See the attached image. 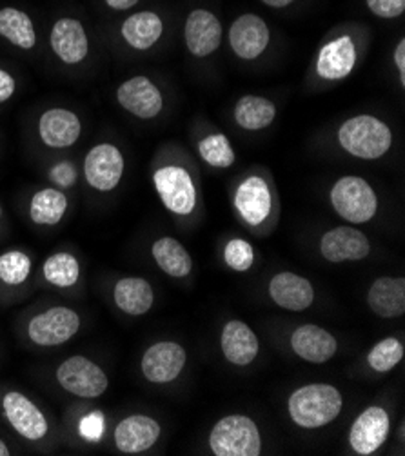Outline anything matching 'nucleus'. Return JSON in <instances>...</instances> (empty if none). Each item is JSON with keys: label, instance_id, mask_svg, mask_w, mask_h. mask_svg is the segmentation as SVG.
<instances>
[{"label": "nucleus", "instance_id": "nucleus-1", "mask_svg": "<svg viewBox=\"0 0 405 456\" xmlns=\"http://www.w3.org/2000/svg\"><path fill=\"white\" fill-rule=\"evenodd\" d=\"M342 395L329 384H309L296 389L288 402L289 417L304 429L331 424L342 411Z\"/></svg>", "mask_w": 405, "mask_h": 456}, {"label": "nucleus", "instance_id": "nucleus-2", "mask_svg": "<svg viewBox=\"0 0 405 456\" xmlns=\"http://www.w3.org/2000/svg\"><path fill=\"white\" fill-rule=\"evenodd\" d=\"M340 146L358 159H380L384 157L391 144L393 134L385 122L371 115H360L345 120L338 129Z\"/></svg>", "mask_w": 405, "mask_h": 456}, {"label": "nucleus", "instance_id": "nucleus-3", "mask_svg": "<svg viewBox=\"0 0 405 456\" xmlns=\"http://www.w3.org/2000/svg\"><path fill=\"white\" fill-rule=\"evenodd\" d=\"M209 447L216 456H258L262 438L256 424L244 415H231L215 424Z\"/></svg>", "mask_w": 405, "mask_h": 456}, {"label": "nucleus", "instance_id": "nucleus-4", "mask_svg": "<svg viewBox=\"0 0 405 456\" xmlns=\"http://www.w3.org/2000/svg\"><path fill=\"white\" fill-rule=\"evenodd\" d=\"M331 204L335 211L352 222H369L378 209V199L373 188L360 176H344L331 190Z\"/></svg>", "mask_w": 405, "mask_h": 456}, {"label": "nucleus", "instance_id": "nucleus-5", "mask_svg": "<svg viewBox=\"0 0 405 456\" xmlns=\"http://www.w3.org/2000/svg\"><path fill=\"white\" fill-rule=\"evenodd\" d=\"M80 330V316L71 307H50L31 318L28 335L33 344L42 347L62 346Z\"/></svg>", "mask_w": 405, "mask_h": 456}, {"label": "nucleus", "instance_id": "nucleus-6", "mask_svg": "<svg viewBox=\"0 0 405 456\" xmlns=\"http://www.w3.org/2000/svg\"><path fill=\"white\" fill-rule=\"evenodd\" d=\"M59 384L80 398H97L106 393L109 380L104 370L85 356H71L57 370Z\"/></svg>", "mask_w": 405, "mask_h": 456}, {"label": "nucleus", "instance_id": "nucleus-7", "mask_svg": "<svg viewBox=\"0 0 405 456\" xmlns=\"http://www.w3.org/2000/svg\"><path fill=\"white\" fill-rule=\"evenodd\" d=\"M155 188L164 206L180 216L191 215L197 204V191L188 169L180 166H166L153 176Z\"/></svg>", "mask_w": 405, "mask_h": 456}, {"label": "nucleus", "instance_id": "nucleus-8", "mask_svg": "<svg viewBox=\"0 0 405 456\" xmlns=\"http://www.w3.org/2000/svg\"><path fill=\"white\" fill-rule=\"evenodd\" d=\"M124 175V157L113 144H97L84 160V176L97 191H111Z\"/></svg>", "mask_w": 405, "mask_h": 456}, {"label": "nucleus", "instance_id": "nucleus-9", "mask_svg": "<svg viewBox=\"0 0 405 456\" xmlns=\"http://www.w3.org/2000/svg\"><path fill=\"white\" fill-rule=\"evenodd\" d=\"M118 104L139 118H153L162 111L164 101L160 89L144 75L133 77L118 86Z\"/></svg>", "mask_w": 405, "mask_h": 456}, {"label": "nucleus", "instance_id": "nucleus-10", "mask_svg": "<svg viewBox=\"0 0 405 456\" xmlns=\"http://www.w3.org/2000/svg\"><path fill=\"white\" fill-rule=\"evenodd\" d=\"M186 366V349L176 342H157L142 356V373L153 384L176 380Z\"/></svg>", "mask_w": 405, "mask_h": 456}, {"label": "nucleus", "instance_id": "nucleus-11", "mask_svg": "<svg viewBox=\"0 0 405 456\" xmlns=\"http://www.w3.org/2000/svg\"><path fill=\"white\" fill-rule=\"evenodd\" d=\"M389 415L382 407H369L358 415L351 431L349 444L354 452L368 456L377 452L387 440L389 435Z\"/></svg>", "mask_w": 405, "mask_h": 456}, {"label": "nucleus", "instance_id": "nucleus-12", "mask_svg": "<svg viewBox=\"0 0 405 456\" xmlns=\"http://www.w3.org/2000/svg\"><path fill=\"white\" fill-rule=\"evenodd\" d=\"M3 407L12 428L26 440L36 442L48 435L50 426L46 417H44L40 409L22 393H8L3 400Z\"/></svg>", "mask_w": 405, "mask_h": 456}, {"label": "nucleus", "instance_id": "nucleus-13", "mask_svg": "<svg viewBox=\"0 0 405 456\" xmlns=\"http://www.w3.org/2000/svg\"><path fill=\"white\" fill-rule=\"evenodd\" d=\"M320 253L333 264L345 260H362L371 253V242L362 232L354 230V227L340 225L322 237Z\"/></svg>", "mask_w": 405, "mask_h": 456}, {"label": "nucleus", "instance_id": "nucleus-14", "mask_svg": "<svg viewBox=\"0 0 405 456\" xmlns=\"http://www.w3.org/2000/svg\"><path fill=\"white\" fill-rule=\"evenodd\" d=\"M82 133L80 118L64 108H53L44 111L38 120L40 141L48 148L64 150L73 146Z\"/></svg>", "mask_w": 405, "mask_h": 456}, {"label": "nucleus", "instance_id": "nucleus-15", "mask_svg": "<svg viewBox=\"0 0 405 456\" xmlns=\"http://www.w3.org/2000/svg\"><path fill=\"white\" fill-rule=\"evenodd\" d=\"M160 424L146 415H131L115 428V445L120 452L137 454L151 449L160 438Z\"/></svg>", "mask_w": 405, "mask_h": 456}, {"label": "nucleus", "instance_id": "nucleus-16", "mask_svg": "<svg viewBox=\"0 0 405 456\" xmlns=\"http://www.w3.org/2000/svg\"><path fill=\"white\" fill-rule=\"evenodd\" d=\"M52 50L53 53L69 66L80 64L89 53V40L80 20L73 17L59 19L52 29Z\"/></svg>", "mask_w": 405, "mask_h": 456}, {"label": "nucleus", "instance_id": "nucleus-17", "mask_svg": "<svg viewBox=\"0 0 405 456\" xmlns=\"http://www.w3.org/2000/svg\"><path fill=\"white\" fill-rule=\"evenodd\" d=\"M230 44L237 57L253 61L267 48L269 28L258 15H242L231 24Z\"/></svg>", "mask_w": 405, "mask_h": 456}, {"label": "nucleus", "instance_id": "nucleus-18", "mask_svg": "<svg viewBox=\"0 0 405 456\" xmlns=\"http://www.w3.org/2000/svg\"><path fill=\"white\" fill-rule=\"evenodd\" d=\"M186 44L195 57H207L218 50L222 24L207 10H195L186 20Z\"/></svg>", "mask_w": 405, "mask_h": 456}, {"label": "nucleus", "instance_id": "nucleus-19", "mask_svg": "<svg viewBox=\"0 0 405 456\" xmlns=\"http://www.w3.org/2000/svg\"><path fill=\"white\" fill-rule=\"evenodd\" d=\"M293 351L305 362L324 363L336 354V338L320 326L305 324L300 326L291 337Z\"/></svg>", "mask_w": 405, "mask_h": 456}, {"label": "nucleus", "instance_id": "nucleus-20", "mask_svg": "<svg viewBox=\"0 0 405 456\" xmlns=\"http://www.w3.org/2000/svg\"><path fill=\"white\" fill-rule=\"evenodd\" d=\"M271 191L260 176L246 178L235 195V206L249 225L262 224L271 213Z\"/></svg>", "mask_w": 405, "mask_h": 456}, {"label": "nucleus", "instance_id": "nucleus-21", "mask_svg": "<svg viewBox=\"0 0 405 456\" xmlns=\"http://www.w3.org/2000/svg\"><path fill=\"white\" fill-rule=\"evenodd\" d=\"M269 295L279 307L288 311H304L314 300V289L311 282L295 273H279L269 282Z\"/></svg>", "mask_w": 405, "mask_h": 456}, {"label": "nucleus", "instance_id": "nucleus-22", "mask_svg": "<svg viewBox=\"0 0 405 456\" xmlns=\"http://www.w3.org/2000/svg\"><path fill=\"white\" fill-rule=\"evenodd\" d=\"M220 346L223 356L235 366H249L260 349L255 331L240 321H231L223 326Z\"/></svg>", "mask_w": 405, "mask_h": 456}, {"label": "nucleus", "instance_id": "nucleus-23", "mask_svg": "<svg viewBox=\"0 0 405 456\" xmlns=\"http://www.w3.org/2000/svg\"><path fill=\"white\" fill-rule=\"evenodd\" d=\"M354 62L356 48L351 37L344 35L324 45L317 61V71L326 80H340L352 71Z\"/></svg>", "mask_w": 405, "mask_h": 456}, {"label": "nucleus", "instance_id": "nucleus-24", "mask_svg": "<svg viewBox=\"0 0 405 456\" xmlns=\"http://www.w3.org/2000/svg\"><path fill=\"white\" fill-rule=\"evenodd\" d=\"M368 304L382 318H398L405 313V281L382 277L373 282L368 293Z\"/></svg>", "mask_w": 405, "mask_h": 456}, {"label": "nucleus", "instance_id": "nucleus-25", "mask_svg": "<svg viewBox=\"0 0 405 456\" xmlns=\"http://www.w3.org/2000/svg\"><path fill=\"white\" fill-rule=\"evenodd\" d=\"M113 297L118 309L131 316L146 314L155 302L153 288L150 286L148 281L141 277H127L118 281L115 286Z\"/></svg>", "mask_w": 405, "mask_h": 456}, {"label": "nucleus", "instance_id": "nucleus-26", "mask_svg": "<svg viewBox=\"0 0 405 456\" xmlns=\"http://www.w3.org/2000/svg\"><path fill=\"white\" fill-rule=\"evenodd\" d=\"M164 24L162 19L153 12H141L127 17L122 24V38L133 50L146 52L162 37Z\"/></svg>", "mask_w": 405, "mask_h": 456}, {"label": "nucleus", "instance_id": "nucleus-27", "mask_svg": "<svg viewBox=\"0 0 405 456\" xmlns=\"http://www.w3.org/2000/svg\"><path fill=\"white\" fill-rule=\"evenodd\" d=\"M153 258L158 267L169 277L182 279L188 277L193 267V260L188 249L180 244L176 239L162 237L153 244Z\"/></svg>", "mask_w": 405, "mask_h": 456}, {"label": "nucleus", "instance_id": "nucleus-28", "mask_svg": "<svg viewBox=\"0 0 405 456\" xmlns=\"http://www.w3.org/2000/svg\"><path fill=\"white\" fill-rule=\"evenodd\" d=\"M0 35L20 50H33L36 44V31L31 17L17 8L0 10Z\"/></svg>", "mask_w": 405, "mask_h": 456}, {"label": "nucleus", "instance_id": "nucleus-29", "mask_svg": "<svg viewBox=\"0 0 405 456\" xmlns=\"http://www.w3.org/2000/svg\"><path fill=\"white\" fill-rule=\"evenodd\" d=\"M68 211V197L61 190L46 188L33 195L29 204V216L38 225H55Z\"/></svg>", "mask_w": 405, "mask_h": 456}, {"label": "nucleus", "instance_id": "nucleus-30", "mask_svg": "<svg viewBox=\"0 0 405 456\" xmlns=\"http://www.w3.org/2000/svg\"><path fill=\"white\" fill-rule=\"evenodd\" d=\"M275 117H277L275 104L262 97L247 95V97H242L235 106V120L240 127L247 131H256V129L271 126Z\"/></svg>", "mask_w": 405, "mask_h": 456}, {"label": "nucleus", "instance_id": "nucleus-31", "mask_svg": "<svg viewBox=\"0 0 405 456\" xmlns=\"http://www.w3.org/2000/svg\"><path fill=\"white\" fill-rule=\"evenodd\" d=\"M44 279L57 288H71L80 277L78 260L66 251L52 255L42 265Z\"/></svg>", "mask_w": 405, "mask_h": 456}, {"label": "nucleus", "instance_id": "nucleus-32", "mask_svg": "<svg viewBox=\"0 0 405 456\" xmlns=\"http://www.w3.org/2000/svg\"><path fill=\"white\" fill-rule=\"evenodd\" d=\"M198 151H200V157L213 167L226 169L235 162V151L228 141V136L222 133L206 136L198 146Z\"/></svg>", "mask_w": 405, "mask_h": 456}, {"label": "nucleus", "instance_id": "nucleus-33", "mask_svg": "<svg viewBox=\"0 0 405 456\" xmlns=\"http://www.w3.org/2000/svg\"><path fill=\"white\" fill-rule=\"evenodd\" d=\"M31 273V258L22 251H6L0 255V281L8 286H20Z\"/></svg>", "mask_w": 405, "mask_h": 456}, {"label": "nucleus", "instance_id": "nucleus-34", "mask_svg": "<svg viewBox=\"0 0 405 456\" xmlns=\"http://www.w3.org/2000/svg\"><path fill=\"white\" fill-rule=\"evenodd\" d=\"M401 358H403V344L394 337L384 338L368 354L369 366L377 373H387V371L394 370L401 362Z\"/></svg>", "mask_w": 405, "mask_h": 456}, {"label": "nucleus", "instance_id": "nucleus-35", "mask_svg": "<svg viewBox=\"0 0 405 456\" xmlns=\"http://www.w3.org/2000/svg\"><path fill=\"white\" fill-rule=\"evenodd\" d=\"M223 258H226V264L235 269V271H247L253 265L255 260V251L249 242L242 239H233L226 246V251H223Z\"/></svg>", "mask_w": 405, "mask_h": 456}, {"label": "nucleus", "instance_id": "nucleus-36", "mask_svg": "<svg viewBox=\"0 0 405 456\" xmlns=\"http://www.w3.org/2000/svg\"><path fill=\"white\" fill-rule=\"evenodd\" d=\"M369 10L382 19H396L405 12V0H368Z\"/></svg>", "mask_w": 405, "mask_h": 456}, {"label": "nucleus", "instance_id": "nucleus-37", "mask_svg": "<svg viewBox=\"0 0 405 456\" xmlns=\"http://www.w3.org/2000/svg\"><path fill=\"white\" fill-rule=\"evenodd\" d=\"M104 417L102 413H92L84 417V420L80 422V435L85 438V440H92V442H99L102 433H104Z\"/></svg>", "mask_w": 405, "mask_h": 456}, {"label": "nucleus", "instance_id": "nucleus-38", "mask_svg": "<svg viewBox=\"0 0 405 456\" xmlns=\"http://www.w3.org/2000/svg\"><path fill=\"white\" fill-rule=\"evenodd\" d=\"M52 180L64 188H69L77 180V171L69 162H62L52 169Z\"/></svg>", "mask_w": 405, "mask_h": 456}, {"label": "nucleus", "instance_id": "nucleus-39", "mask_svg": "<svg viewBox=\"0 0 405 456\" xmlns=\"http://www.w3.org/2000/svg\"><path fill=\"white\" fill-rule=\"evenodd\" d=\"M15 89H17L15 78L8 71L0 69V104L10 101L15 94Z\"/></svg>", "mask_w": 405, "mask_h": 456}, {"label": "nucleus", "instance_id": "nucleus-40", "mask_svg": "<svg viewBox=\"0 0 405 456\" xmlns=\"http://www.w3.org/2000/svg\"><path fill=\"white\" fill-rule=\"evenodd\" d=\"M394 64L398 68L401 84H405V40L403 38L398 42L396 50H394Z\"/></svg>", "mask_w": 405, "mask_h": 456}, {"label": "nucleus", "instance_id": "nucleus-41", "mask_svg": "<svg viewBox=\"0 0 405 456\" xmlns=\"http://www.w3.org/2000/svg\"><path fill=\"white\" fill-rule=\"evenodd\" d=\"M106 4H108L111 10L124 12V10L133 8L134 4H139V0H106Z\"/></svg>", "mask_w": 405, "mask_h": 456}, {"label": "nucleus", "instance_id": "nucleus-42", "mask_svg": "<svg viewBox=\"0 0 405 456\" xmlns=\"http://www.w3.org/2000/svg\"><path fill=\"white\" fill-rule=\"evenodd\" d=\"M262 3L265 6H271V8H286L293 3V0H262Z\"/></svg>", "mask_w": 405, "mask_h": 456}, {"label": "nucleus", "instance_id": "nucleus-43", "mask_svg": "<svg viewBox=\"0 0 405 456\" xmlns=\"http://www.w3.org/2000/svg\"><path fill=\"white\" fill-rule=\"evenodd\" d=\"M0 456H10V449L3 440H0Z\"/></svg>", "mask_w": 405, "mask_h": 456}, {"label": "nucleus", "instance_id": "nucleus-44", "mask_svg": "<svg viewBox=\"0 0 405 456\" xmlns=\"http://www.w3.org/2000/svg\"><path fill=\"white\" fill-rule=\"evenodd\" d=\"M0 216H3V206H0Z\"/></svg>", "mask_w": 405, "mask_h": 456}]
</instances>
